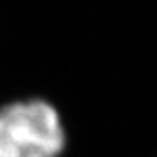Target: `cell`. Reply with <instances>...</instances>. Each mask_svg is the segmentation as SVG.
Here are the masks:
<instances>
[{
	"label": "cell",
	"instance_id": "1",
	"mask_svg": "<svg viewBox=\"0 0 157 157\" xmlns=\"http://www.w3.org/2000/svg\"><path fill=\"white\" fill-rule=\"evenodd\" d=\"M63 133L45 101L14 103L0 110V157H56Z\"/></svg>",
	"mask_w": 157,
	"mask_h": 157
}]
</instances>
